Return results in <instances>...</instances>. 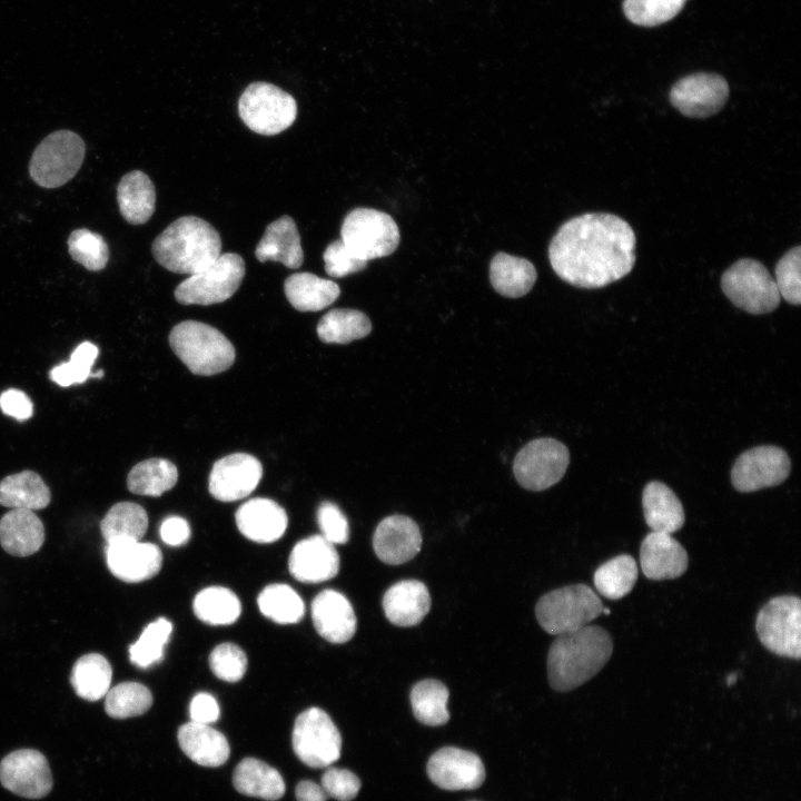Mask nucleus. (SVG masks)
Returning <instances> with one entry per match:
<instances>
[{
  "mask_svg": "<svg viewBox=\"0 0 801 801\" xmlns=\"http://www.w3.org/2000/svg\"><path fill=\"white\" fill-rule=\"evenodd\" d=\"M635 234L621 217L584 214L565 221L548 247L553 270L580 288H600L626 276L635 264Z\"/></svg>",
  "mask_w": 801,
  "mask_h": 801,
  "instance_id": "f257e3e1",
  "label": "nucleus"
},
{
  "mask_svg": "<svg viewBox=\"0 0 801 801\" xmlns=\"http://www.w3.org/2000/svg\"><path fill=\"white\" fill-rule=\"evenodd\" d=\"M613 652L612 637L597 625L557 635L547 654V679L558 692L574 690L597 674Z\"/></svg>",
  "mask_w": 801,
  "mask_h": 801,
  "instance_id": "f03ea898",
  "label": "nucleus"
},
{
  "mask_svg": "<svg viewBox=\"0 0 801 801\" xmlns=\"http://www.w3.org/2000/svg\"><path fill=\"white\" fill-rule=\"evenodd\" d=\"M151 251L167 270L190 276L217 259L221 254V238L208 221L184 216L155 238Z\"/></svg>",
  "mask_w": 801,
  "mask_h": 801,
  "instance_id": "7ed1b4c3",
  "label": "nucleus"
},
{
  "mask_svg": "<svg viewBox=\"0 0 801 801\" xmlns=\"http://www.w3.org/2000/svg\"><path fill=\"white\" fill-rule=\"evenodd\" d=\"M169 344L195 375H216L235 362V347L228 338L217 328L197 320H184L174 326Z\"/></svg>",
  "mask_w": 801,
  "mask_h": 801,
  "instance_id": "20e7f679",
  "label": "nucleus"
},
{
  "mask_svg": "<svg viewBox=\"0 0 801 801\" xmlns=\"http://www.w3.org/2000/svg\"><path fill=\"white\" fill-rule=\"evenodd\" d=\"M603 609L589 585L573 584L544 594L536 603L535 615L545 632L560 635L589 625Z\"/></svg>",
  "mask_w": 801,
  "mask_h": 801,
  "instance_id": "39448f33",
  "label": "nucleus"
},
{
  "mask_svg": "<svg viewBox=\"0 0 801 801\" xmlns=\"http://www.w3.org/2000/svg\"><path fill=\"white\" fill-rule=\"evenodd\" d=\"M238 112L253 131L274 136L289 128L297 116L295 98L281 88L265 81L246 87L238 100Z\"/></svg>",
  "mask_w": 801,
  "mask_h": 801,
  "instance_id": "423d86ee",
  "label": "nucleus"
},
{
  "mask_svg": "<svg viewBox=\"0 0 801 801\" xmlns=\"http://www.w3.org/2000/svg\"><path fill=\"white\" fill-rule=\"evenodd\" d=\"M86 154L82 138L70 130H58L47 136L34 149L29 174L44 188H58L68 182L80 169Z\"/></svg>",
  "mask_w": 801,
  "mask_h": 801,
  "instance_id": "0eeeda50",
  "label": "nucleus"
},
{
  "mask_svg": "<svg viewBox=\"0 0 801 801\" xmlns=\"http://www.w3.org/2000/svg\"><path fill=\"white\" fill-rule=\"evenodd\" d=\"M245 271V261L240 255L220 254L208 267L181 281L175 289V298L182 305L222 303L239 288Z\"/></svg>",
  "mask_w": 801,
  "mask_h": 801,
  "instance_id": "6e6552de",
  "label": "nucleus"
},
{
  "mask_svg": "<svg viewBox=\"0 0 801 801\" xmlns=\"http://www.w3.org/2000/svg\"><path fill=\"white\" fill-rule=\"evenodd\" d=\"M399 238L395 220L388 214L373 208L353 209L340 227V239L366 261L393 254Z\"/></svg>",
  "mask_w": 801,
  "mask_h": 801,
  "instance_id": "1a4fd4ad",
  "label": "nucleus"
},
{
  "mask_svg": "<svg viewBox=\"0 0 801 801\" xmlns=\"http://www.w3.org/2000/svg\"><path fill=\"white\" fill-rule=\"evenodd\" d=\"M721 287L736 307L750 314L770 313L781 299L769 270L751 258L740 259L730 266L722 275Z\"/></svg>",
  "mask_w": 801,
  "mask_h": 801,
  "instance_id": "9d476101",
  "label": "nucleus"
},
{
  "mask_svg": "<svg viewBox=\"0 0 801 801\" xmlns=\"http://www.w3.org/2000/svg\"><path fill=\"white\" fill-rule=\"evenodd\" d=\"M755 630L770 652L799 660L801 655V602L794 595L769 600L759 611Z\"/></svg>",
  "mask_w": 801,
  "mask_h": 801,
  "instance_id": "9b49d317",
  "label": "nucleus"
},
{
  "mask_svg": "<svg viewBox=\"0 0 801 801\" xmlns=\"http://www.w3.org/2000/svg\"><path fill=\"white\" fill-rule=\"evenodd\" d=\"M291 742L298 759L310 768L329 767L340 756V733L319 708H309L297 716Z\"/></svg>",
  "mask_w": 801,
  "mask_h": 801,
  "instance_id": "f8f14e48",
  "label": "nucleus"
},
{
  "mask_svg": "<svg viewBox=\"0 0 801 801\" xmlns=\"http://www.w3.org/2000/svg\"><path fill=\"white\" fill-rule=\"evenodd\" d=\"M570 463L568 449L554 438H536L516 454L513 472L518 484L530 491H543L564 476Z\"/></svg>",
  "mask_w": 801,
  "mask_h": 801,
  "instance_id": "ddd939ff",
  "label": "nucleus"
},
{
  "mask_svg": "<svg viewBox=\"0 0 801 801\" xmlns=\"http://www.w3.org/2000/svg\"><path fill=\"white\" fill-rule=\"evenodd\" d=\"M790 469V458L782 448L758 446L736 458L731 471V482L739 492H755L783 483Z\"/></svg>",
  "mask_w": 801,
  "mask_h": 801,
  "instance_id": "4468645a",
  "label": "nucleus"
},
{
  "mask_svg": "<svg viewBox=\"0 0 801 801\" xmlns=\"http://www.w3.org/2000/svg\"><path fill=\"white\" fill-rule=\"evenodd\" d=\"M0 783L27 799H41L52 789V774L46 756L38 750L20 749L0 762Z\"/></svg>",
  "mask_w": 801,
  "mask_h": 801,
  "instance_id": "2eb2a0df",
  "label": "nucleus"
},
{
  "mask_svg": "<svg viewBox=\"0 0 801 801\" xmlns=\"http://www.w3.org/2000/svg\"><path fill=\"white\" fill-rule=\"evenodd\" d=\"M729 97L726 80L715 73H694L679 80L670 91V101L682 115L706 118L722 109Z\"/></svg>",
  "mask_w": 801,
  "mask_h": 801,
  "instance_id": "dca6fc26",
  "label": "nucleus"
},
{
  "mask_svg": "<svg viewBox=\"0 0 801 801\" xmlns=\"http://www.w3.org/2000/svg\"><path fill=\"white\" fill-rule=\"evenodd\" d=\"M261 476L263 466L255 456L234 453L215 462L209 474V493L221 502L238 501L253 493Z\"/></svg>",
  "mask_w": 801,
  "mask_h": 801,
  "instance_id": "f3484780",
  "label": "nucleus"
},
{
  "mask_svg": "<svg viewBox=\"0 0 801 801\" xmlns=\"http://www.w3.org/2000/svg\"><path fill=\"white\" fill-rule=\"evenodd\" d=\"M426 770L434 784L449 791L474 790L485 780V769L478 755L455 746H445L433 753Z\"/></svg>",
  "mask_w": 801,
  "mask_h": 801,
  "instance_id": "a211bd4d",
  "label": "nucleus"
},
{
  "mask_svg": "<svg viewBox=\"0 0 801 801\" xmlns=\"http://www.w3.org/2000/svg\"><path fill=\"white\" fill-rule=\"evenodd\" d=\"M106 562L117 578L127 583H139L159 573L162 554L152 543L120 540L107 543Z\"/></svg>",
  "mask_w": 801,
  "mask_h": 801,
  "instance_id": "6ab92c4d",
  "label": "nucleus"
},
{
  "mask_svg": "<svg viewBox=\"0 0 801 801\" xmlns=\"http://www.w3.org/2000/svg\"><path fill=\"white\" fill-rule=\"evenodd\" d=\"M422 541L414 520L405 515H389L378 523L373 535V548L382 562L399 565L418 554Z\"/></svg>",
  "mask_w": 801,
  "mask_h": 801,
  "instance_id": "aec40b11",
  "label": "nucleus"
},
{
  "mask_svg": "<svg viewBox=\"0 0 801 801\" xmlns=\"http://www.w3.org/2000/svg\"><path fill=\"white\" fill-rule=\"evenodd\" d=\"M290 574L303 583H320L335 577L339 572V555L322 535L299 541L288 558Z\"/></svg>",
  "mask_w": 801,
  "mask_h": 801,
  "instance_id": "412c9836",
  "label": "nucleus"
},
{
  "mask_svg": "<svg viewBox=\"0 0 801 801\" xmlns=\"http://www.w3.org/2000/svg\"><path fill=\"white\" fill-rule=\"evenodd\" d=\"M312 619L317 633L335 644L349 641L357 627L356 615L348 599L330 589L322 591L314 599Z\"/></svg>",
  "mask_w": 801,
  "mask_h": 801,
  "instance_id": "4be33fe9",
  "label": "nucleus"
},
{
  "mask_svg": "<svg viewBox=\"0 0 801 801\" xmlns=\"http://www.w3.org/2000/svg\"><path fill=\"white\" fill-rule=\"evenodd\" d=\"M640 563L647 578L662 581L681 576L689 558L685 548L671 534L652 531L641 542Z\"/></svg>",
  "mask_w": 801,
  "mask_h": 801,
  "instance_id": "5701e85b",
  "label": "nucleus"
},
{
  "mask_svg": "<svg viewBox=\"0 0 801 801\" xmlns=\"http://www.w3.org/2000/svg\"><path fill=\"white\" fill-rule=\"evenodd\" d=\"M239 532L250 541L271 543L285 533L288 518L275 501L256 497L245 502L235 514Z\"/></svg>",
  "mask_w": 801,
  "mask_h": 801,
  "instance_id": "b1692460",
  "label": "nucleus"
},
{
  "mask_svg": "<svg viewBox=\"0 0 801 801\" xmlns=\"http://www.w3.org/2000/svg\"><path fill=\"white\" fill-rule=\"evenodd\" d=\"M383 609L388 621L395 625H417L431 609L429 592L421 581H399L385 592Z\"/></svg>",
  "mask_w": 801,
  "mask_h": 801,
  "instance_id": "393cba45",
  "label": "nucleus"
},
{
  "mask_svg": "<svg viewBox=\"0 0 801 801\" xmlns=\"http://www.w3.org/2000/svg\"><path fill=\"white\" fill-rule=\"evenodd\" d=\"M44 542L42 521L31 510L12 508L0 518V544L19 557L34 554Z\"/></svg>",
  "mask_w": 801,
  "mask_h": 801,
  "instance_id": "a878e982",
  "label": "nucleus"
},
{
  "mask_svg": "<svg viewBox=\"0 0 801 801\" xmlns=\"http://www.w3.org/2000/svg\"><path fill=\"white\" fill-rule=\"evenodd\" d=\"M255 256L261 263L279 261L288 268H299L303 265L300 236L290 216L284 215L266 227Z\"/></svg>",
  "mask_w": 801,
  "mask_h": 801,
  "instance_id": "bb28decb",
  "label": "nucleus"
},
{
  "mask_svg": "<svg viewBox=\"0 0 801 801\" xmlns=\"http://www.w3.org/2000/svg\"><path fill=\"white\" fill-rule=\"evenodd\" d=\"M177 738L184 753L199 765L219 767L229 758L226 736L209 724L190 721L178 729Z\"/></svg>",
  "mask_w": 801,
  "mask_h": 801,
  "instance_id": "cd10ccee",
  "label": "nucleus"
},
{
  "mask_svg": "<svg viewBox=\"0 0 801 801\" xmlns=\"http://www.w3.org/2000/svg\"><path fill=\"white\" fill-rule=\"evenodd\" d=\"M642 506L647 526L653 532L672 534L684 524V510L674 492L661 482H650L642 495Z\"/></svg>",
  "mask_w": 801,
  "mask_h": 801,
  "instance_id": "c85d7f7f",
  "label": "nucleus"
},
{
  "mask_svg": "<svg viewBox=\"0 0 801 801\" xmlns=\"http://www.w3.org/2000/svg\"><path fill=\"white\" fill-rule=\"evenodd\" d=\"M117 201L125 220L131 225L147 222L155 211L156 190L151 179L140 170L122 176L117 187Z\"/></svg>",
  "mask_w": 801,
  "mask_h": 801,
  "instance_id": "c756f323",
  "label": "nucleus"
},
{
  "mask_svg": "<svg viewBox=\"0 0 801 801\" xmlns=\"http://www.w3.org/2000/svg\"><path fill=\"white\" fill-rule=\"evenodd\" d=\"M286 298L299 312H318L332 305L340 294L339 286L312 273H296L284 283Z\"/></svg>",
  "mask_w": 801,
  "mask_h": 801,
  "instance_id": "7c9ffc66",
  "label": "nucleus"
},
{
  "mask_svg": "<svg viewBox=\"0 0 801 801\" xmlns=\"http://www.w3.org/2000/svg\"><path fill=\"white\" fill-rule=\"evenodd\" d=\"M534 265L521 257L497 253L490 265V280L502 296L518 298L526 295L536 281Z\"/></svg>",
  "mask_w": 801,
  "mask_h": 801,
  "instance_id": "2f4dec72",
  "label": "nucleus"
},
{
  "mask_svg": "<svg viewBox=\"0 0 801 801\" xmlns=\"http://www.w3.org/2000/svg\"><path fill=\"white\" fill-rule=\"evenodd\" d=\"M233 783L241 794L269 801L280 799L286 789L280 773L255 758H246L238 763L234 771Z\"/></svg>",
  "mask_w": 801,
  "mask_h": 801,
  "instance_id": "473e14b6",
  "label": "nucleus"
},
{
  "mask_svg": "<svg viewBox=\"0 0 801 801\" xmlns=\"http://www.w3.org/2000/svg\"><path fill=\"white\" fill-rule=\"evenodd\" d=\"M51 493L44 481L32 471L9 475L0 481V505L11 508L41 510Z\"/></svg>",
  "mask_w": 801,
  "mask_h": 801,
  "instance_id": "72a5a7b5",
  "label": "nucleus"
},
{
  "mask_svg": "<svg viewBox=\"0 0 801 801\" xmlns=\"http://www.w3.org/2000/svg\"><path fill=\"white\" fill-rule=\"evenodd\" d=\"M112 678L108 660L99 653H89L73 664L70 682L77 695L87 701L106 696Z\"/></svg>",
  "mask_w": 801,
  "mask_h": 801,
  "instance_id": "f704fd0d",
  "label": "nucleus"
},
{
  "mask_svg": "<svg viewBox=\"0 0 801 801\" xmlns=\"http://www.w3.org/2000/svg\"><path fill=\"white\" fill-rule=\"evenodd\" d=\"M178 481V469L165 458H149L136 464L128 474L127 487L137 495L160 496Z\"/></svg>",
  "mask_w": 801,
  "mask_h": 801,
  "instance_id": "c9c22d12",
  "label": "nucleus"
},
{
  "mask_svg": "<svg viewBox=\"0 0 801 801\" xmlns=\"http://www.w3.org/2000/svg\"><path fill=\"white\" fill-rule=\"evenodd\" d=\"M372 323L367 315L357 309L336 308L326 313L317 325V334L327 344H348L367 336Z\"/></svg>",
  "mask_w": 801,
  "mask_h": 801,
  "instance_id": "e433bc0d",
  "label": "nucleus"
},
{
  "mask_svg": "<svg viewBox=\"0 0 801 801\" xmlns=\"http://www.w3.org/2000/svg\"><path fill=\"white\" fill-rule=\"evenodd\" d=\"M148 528V515L145 508L132 502L115 504L100 523V530L107 543L120 540L140 541Z\"/></svg>",
  "mask_w": 801,
  "mask_h": 801,
  "instance_id": "4c0bfd02",
  "label": "nucleus"
},
{
  "mask_svg": "<svg viewBox=\"0 0 801 801\" xmlns=\"http://www.w3.org/2000/svg\"><path fill=\"white\" fill-rule=\"evenodd\" d=\"M195 615L210 625H228L236 622L241 613L237 595L227 587L209 586L194 599Z\"/></svg>",
  "mask_w": 801,
  "mask_h": 801,
  "instance_id": "58836bf2",
  "label": "nucleus"
},
{
  "mask_svg": "<svg viewBox=\"0 0 801 801\" xmlns=\"http://www.w3.org/2000/svg\"><path fill=\"white\" fill-rule=\"evenodd\" d=\"M637 574L635 560L629 554H621L601 564L594 572L593 582L601 595L619 600L632 591Z\"/></svg>",
  "mask_w": 801,
  "mask_h": 801,
  "instance_id": "ea45409f",
  "label": "nucleus"
},
{
  "mask_svg": "<svg viewBox=\"0 0 801 801\" xmlns=\"http://www.w3.org/2000/svg\"><path fill=\"white\" fill-rule=\"evenodd\" d=\"M448 695L447 688L441 681L427 679L417 682L411 691V704L415 718L429 726L447 723Z\"/></svg>",
  "mask_w": 801,
  "mask_h": 801,
  "instance_id": "a19ab883",
  "label": "nucleus"
},
{
  "mask_svg": "<svg viewBox=\"0 0 801 801\" xmlns=\"http://www.w3.org/2000/svg\"><path fill=\"white\" fill-rule=\"evenodd\" d=\"M259 611L269 620L279 624L299 622L305 613V604L298 593L286 584L267 585L257 599Z\"/></svg>",
  "mask_w": 801,
  "mask_h": 801,
  "instance_id": "79ce46f5",
  "label": "nucleus"
},
{
  "mask_svg": "<svg viewBox=\"0 0 801 801\" xmlns=\"http://www.w3.org/2000/svg\"><path fill=\"white\" fill-rule=\"evenodd\" d=\"M152 704L150 690L138 682H122L106 694L105 710L113 719H127L146 713Z\"/></svg>",
  "mask_w": 801,
  "mask_h": 801,
  "instance_id": "37998d69",
  "label": "nucleus"
},
{
  "mask_svg": "<svg viewBox=\"0 0 801 801\" xmlns=\"http://www.w3.org/2000/svg\"><path fill=\"white\" fill-rule=\"evenodd\" d=\"M171 631L172 624L165 617L149 623L129 647L131 663L139 668H148L160 662Z\"/></svg>",
  "mask_w": 801,
  "mask_h": 801,
  "instance_id": "c03bdc74",
  "label": "nucleus"
},
{
  "mask_svg": "<svg viewBox=\"0 0 801 801\" xmlns=\"http://www.w3.org/2000/svg\"><path fill=\"white\" fill-rule=\"evenodd\" d=\"M71 258L90 271L103 269L109 259V248L100 234L86 228L75 229L68 238Z\"/></svg>",
  "mask_w": 801,
  "mask_h": 801,
  "instance_id": "a18cd8bd",
  "label": "nucleus"
},
{
  "mask_svg": "<svg viewBox=\"0 0 801 801\" xmlns=\"http://www.w3.org/2000/svg\"><path fill=\"white\" fill-rule=\"evenodd\" d=\"M686 0H624L626 18L635 24L653 27L674 18Z\"/></svg>",
  "mask_w": 801,
  "mask_h": 801,
  "instance_id": "49530a36",
  "label": "nucleus"
},
{
  "mask_svg": "<svg viewBox=\"0 0 801 801\" xmlns=\"http://www.w3.org/2000/svg\"><path fill=\"white\" fill-rule=\"evenodd\" d=\"M99 349L90 342L81 343L71 354L69 362L62 363L50 370V378L56 384L67 387L85 382L91 375V367Z\"/></svg>",
  "mask_w": 801,
  "mask_h": 801,
  "instance_id": "de8ad7c7",
  "label": "nucleus"
},
{
  "mask_svg": "<svg viewBox=\"0 0 801 801\" xmlns=\"http://www.w3.org/2000/svg\"><path fill=\"white\" fill-rule=\"evenodd\" d=\"M801 247L787 251L775 266V285L781 297L792 305L801 301Z\"/></svg>",
  "mask_w": 801,
  "mask_h": 801,
  "instance_id": "09e8293b",
  "label": "nucleus"
},
{
  "mask_svg": "<svg viewBox=\"0 0 801 801\" xmlns=\"http://www.w3.org/2000/svg\"><path fill=\"white\" fill-rule=\"evenodd\" d=\"M209 666L218 679L237 682L246 673L247 656L238 645L229 642L221 643L211 651Z\"/></svg>",
  "mask_w": 801,
  "mask_h": 801,
  "instance_id": "8fccbe9b",
  "label": "nucleus"
},
{
  "mask_svg": "<svg viewBox=\"0 0 801 801\" xmlns=\"http://www.w3.org/2000/svg\"><path fill=\"white\" fill-rule=\"evenodd\" d=\"M325 271L333 277H344L366 268L367 261L356 256L342 239L330 243L324 254Z\"/></svg>",
  "mask_w": 801,
  "mask_h": 801,
  "instance_id": "3c124183",
  "label": "nucleus"
},
{
  "mask_svg": "<svg viewBox=\"0 0 801 801\" xmlns=\"http://www.w3.org/2000/svg\"><path fill=\"white\" fill-rule=\"evenodd\" d=\"M322 536L332 544H344L349 538V526L345 514L332 502H323L317 511Z\"/></svg>",
  "mask_w": 801,
  "mask_h": 801,
  "instance_id": "603ef678",
  "label": "nucleus"
},
{
  "mask_svg": "<svg viewBox=\"0 0 801 801\" xmlns=\"http://www.w3.org/2000/svg\"><path fill=\"white\" fill-rule=\"evenodd\" d=\"M322 788L327 797L338 801H350L360 789L359 778L349 770L329 768L322 777Z\"/></svg>",
  "mask_w": 801,
  "mask_h": 801,
  "instance_id": "864d4df0",
  "label": "nucleus"
},
{
  "mask_svg": "<svg viewBox=\"0 0 801 801\" xmlns=\"http://www.w3.org/2000/svg\"><path fill=\"white\" fill-rule=\"evenodd\" d=\"M0 408L3 414L18 421L31 417L33 405L27 394L19 389H7L0 395Z\"/></svg>",
  "mask_w": 801,
  "mask_h": 801,
  "instance_id": "5fc2aeb1",
  "label": "nucleus"
},
{
  "mask_svg": "<svg viewBox=\"0 0 801 801\" xmlns=\"http://www.w3.org/2000/svg\"><path fill=\"white\" fill-rule=\"evenodd\" d=\"M190 719L194 722L210 724L216 722L220 715L217 700L209 693L196 694L189 705Z\"/></svg>",
  "mask_w": 801,
  "mask_h": 801,
  "instance_id": "6e6d98bb",
  "label": "nucleus"
},
{
  "mask_svg": "<svg viewBox=\"0 0 801 801\" xmlns=\"http://www.w3.org/2000/svg\"><path fill=\"white\" fill-rule=\"evenodd\" d=\"M160 537L170 546H180L188 542L190 527L188 522L180 516H169L160 525Z\"/></svg>",
  "mask_w": 801,
  "mask_h": 801,
  "instance_id": "4d7b16f0",
  "label": "nucleus"
},
{
  "mask_svg": "<svg viewBox=\"0 0 801 801\" xmlns=\"http://www.w3.org/2000/svg\"><path fill=\"white\" fill-rule=\"evenodd\" d=\"M296 799L297 801H326L327 795L322 785L304 780L296 787Z\"/></svg>",
  "mask_w": 801,
  "mask_h": 801,
  "instance_id": "13d9d810",
  "label": "nucleus"
},
{
  "mask_svg": "<svg viewBox=\"0 0 801 801\" xmlns=\"http://www.w3.org/2000/svg\"><path fill=\"white\" fill-rule=\"evenodd\" d=\"M736 680L735 674H731L728 678V685H731Z\"/></svg>",
  "mask_w": 801,
  "mask_h": 801,
  "instance_id": "bf43d9fd",
  "label": "nucleus"
},
{
  "mask_svg": "<svg viewBox=\"0 0 801 801\" xmlns=\"http://www.w3.org/2000/svg\"><path fill=\"white\" fill-rule=\"evenodd\" d=\"M603 612H604L606 615H609L610 610H609V609H603Z\"/></svg>",
  "mask_w": 801,
  "mask_h": 801,
  "instance_id": "052dcab7",
  "label": "nucleus"
}]
</instances>
